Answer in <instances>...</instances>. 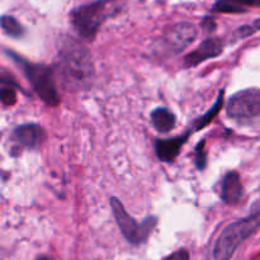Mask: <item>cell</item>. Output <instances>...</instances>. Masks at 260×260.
Segmentation results:
<instances>
[{"label":"cell","mask_w":260,"mask_h":260,"mask_svg":"<svg viewBox=\"0 0 260 260\" xmlns=\"http://www.w3.org/2000/svg\"><path fill=\"white\" fill-rule=\"evenodd\" d=\"M57 73L63 88L71 91L86 90L94 80L93 58L88 48L68 38L58 51Z\"/></svg>","instance_id":"obj_1"},{"label":"cell","mask_w":260,"mask_h":260,"mask_svg":"<svg viewBox=\"0 0 260 260\" xmlns=\"http://www.w3.org/2000/svg\"><path fill=\"white\" fill-rule=\"evenodd\" d=\"M121 5V0H94L74 8L70 13L71 25L81 38L91 41L103 23L119 12Z\"/></svg>","instance_id":"obj_2"},{"label":"cell","mask_w":260,"mask_h":260,"mask_svg":"<svg viewBox=\"0 0 260 260\" xmlns=\"http://www.w3.org/2000/svg\"><path fill=\"white\" fill-rule=\"evenodd\" d=\"M259 225L260 210L256 206V210L253 211L250 216L226 226L216 240L215 248H213L215 260H230L240 244L250 238L258 230Z\"/></svg>","instance_id":"obj_3"},{"label":"cell","mask_w":260,"mask_h":260,"mask_svg":"<svg viewBox=\"0 0 260 260\" xmlns=\"http://www.w3.org/2000/svg\"><path fill=\"white\" fill-rule=\"evenodd\" d=\"M8 55H10V57L14 60V62L19 65L23 74L28 79L30 86L38 94V96L47 106H58L60 96H58L57 88H56L55 71H53V69L51 66L43 65V63L30 62V61L22 58L20 56L15 55L13 52H8Z\"/></svg>","instance_id":"obj_4"},{"label":"cell","mask_w":260,"mask_h":260,"mask_svg":"<svg viewBox=\"0 0 260 260\" xmlns=\"http://www.w3.org/2000/svg\"><path fill=\"white\" fill-rule=\"evenodd\" d=\"M111 207L113 212L116 222L121 230L122 235L132 245H140L144 244L150 236L151 231L156 226L157 218L155 216L145 218L141 223L137 222L131 215L123 207L121 201L116 197L111 198Z\"/></svg>","instance_id":"obj_5"},{"label":"cell","mask_w":260,"mask_h":260,"mask_svg":"<svg viewBox=\"0 0 260 260\" xmlns=\"http://www.w3.org/2000/svg\"><path fill=\"white\" fill-rule=\"evenodd\" d=\"M228 116L234 119H254L260 114V90L245 89L238 91L230 98L228 103Z\"/></svg>","instance_id":"obj_6"},{"label":"cell","mask_w":260,"mask_h":260,"mask_svg":"<svg viewBox=\"0 0 260 260\" xmlns=\"http://www.w3.org/2000/svg\"><path fill=\"white\" fill-rule=\"evenodd\" d=\"M198 36V29L194 24L188 22H180L168 28L164 33L165 45L173 52H182L187 47H189Z\"/></svg>","instance_id":"obj_7"},{"label":"cell","mask_w":260,"mask_h":260,"mask_svg":"<svg viewBox=\"0 0 260 260\" xmlns=\"http://www.w3.org/2000/svg\"><path fill=\"white\" fill-rule=\"evenodd\" d=\"M223 51V43L220 38L210 37L206 38L194 51L188 53L184 57L185 68H193L200 63L205 62L206 60L215 58L220 56Z\"/></svg>","instance_id":"obj_8"},{"label":"cell","mask_w":260,"mask_h":260,"mask_svg":"<svg viewBox=\"0 0 260 260\" xmlns=\"http://www.w3.org/2000/svg\"><path fill=\"white\" fill-rule=\"evenodd\" d=\"M190 135H192V132L188 129L184 135L173 137V139L156 140V142H155V151H156L157 159L161 160L162 162L174 161Z\"/></svg>","instance_id":"obj_9"},{"label":"cell","mask_w":260,"mask_h":260,"mask_svg":"<svg viewBox=\"0 0 260 260\" xmlns=\"http://www.w3.org/2000/svg\"><path fill=\"white\" fill-rule=\"evenodd\" d=\"M13 137L27 149H36L45 140V132L38 124L27 123L18 126L13 131Z\"/></svg>","instance_id":"obj_10"},{"label":"cell","mask_w":260,"mask_h":260,"mask_svg":"<svg viewBox=\"0 0 260 260\" xmlns=\"http://www.w3.org/2000/svg\"><path fill=\"white\" fill-rule=\"evenodd\" d=\"M244 193L243 183L239 173L229 172L225 175L221 185V198L226 205H236Z\"/></svg>","instance_id":"obj_11"},{"label":"cell","mask_w":260,"mask_h":260,"mask_svg":"<svg viewBox=\"0 0 260 260\" xmlns=\"http://www.w3.org/2000/svg\"><path fill=\"white\" fill-rule=\"evenodd\" d=\"M260 0H216L212 7L213 13L240 14L246 13L250 8L259 7Z\"/></svg>","instance_id":"obj_12"},{"label":"cell","mask_w":260,"mask_h":260,"mask_svg":"<svg viewBox=\"0 0 260 260\" xmlns=\"http://www.w3.org/2000/svg\"><path fill=\"white\" fill-rule=\"evenodd\" d=\"M151 122L156 131L168 134L175 127V116L168 108L160 107L151 112Z\"/></svg>","instance_id":"obj_13"},{"label":"cell","mask_w":260,"mask_h":260,"mask_svg":"<svg viewBox=\"0 0 260 260\" xmlns=\"http://www.w3.org/2000/svg\"><path fill=\"white\" fill-rule=\"evenodd\" d=\"M223 94H225V91L220 90V93H218V95H217V99H216V102H215V104L212 106V108H211L210 111L206 112V113L203 114V116H201L200 118H197L193 121L192 127L189 128V131L192 132V134L193 132H197V131H200V129L205 128L206 126H208V124H210L211 122L215 119V117L217 116L218 112L221 111V108H222V106H223Z\"/></svg>","instance_id":"obj_14"},{"label":"cell","mask_w":260,"mask_h":260,"mask_svg":"<svg viewBox=\"0 0 260 260\" xmlns=\"http://www.w3.org/2000/svg\"><path fill=\"white\" fill-rule=\"evenodd\" d=\"M0 27L3 28L8 36L13 38H20L24 35V28L20 24L19 20L15 19L12 15H3L0 18Z\"/></svg>","instance_id":"obj_15"},{"label":"cell","mask_w":260,"mask_h":260,"mask_svg":"<svg viewBox=\"0 0 260 260\" xmlns=\"http://www.w3.org/2000/svg\"><path fill=\"white\" fill-rule=\"evenodd\" d=\"M259 18H256L255 20H254L253 24H246V25H241V27H239L238 29H235V32H234L233 37L234 40L238 41V40H243V38H246L249 37V36H253L254 33H256L259 30Z\"/></svg>","instance_id":"obj_16"},{"label":"cell","mask_w":260,"mask_h":260,"mask_svg":"<svg viewBox=\"0 0 260 260\" xmlns=\"http://www.w3.org/2000/svg\"><path fill=\"white\" fill-rule=\"evenodd\" d=\"M205 145H206L205 140H202V141L196 146V150H194L196 167H197V169L200 170H203L206 168V165H207V152H206L205 150Z\"/></svg>","instance_id":"obj_17"},{"label":"cell","mask_w":260,"mask_h":260,"mask_svg":"<svg viewBox=\"0 0 260 260\" xmlns=\"http://www.w3.org/2000/svg\"><path fill=\"white\" fill-rule=\"evenodd\" d=\"M0 101L5 106H13L17 102V93L12 86L7 85L5 88L0 89Z\"/></svg>","instance_id":"obj_18"},{"label":"cell","mask_w":260,"mask_h":260,"mask_svg":"<svg viewBox=\"0 0 260 260\" xmlns=\"http://www.w3.org/2000/svg\"><path fill=\"white\" fill-rule=\"evenodd\" d=\"M162 260H189V253L185 249H180V250L174 251V253L170 254L169 256Z\"/></svg>","instance_id":"obj_19"},{"label":"cell","mask_w":260,"mask_h":260,"mask_svg":"<svg viewBox=\"0 0 260 260\" xmlns=\"http://www.w3.org/2000/svg\"><path fill=\"white\" fill-rule=\"evenodd\" d=\"M202 25H203V28L206 29V32H212V30H215V28H216L215 20H213L212 18H210V17L205 18Z\"/></svg>","instance_id":"obj_20"},{"label":"cell","mask_w":260,"mask_h":260,"mask_svg":"<svg viewBox=\"0 0 260 260\" xmlns=\"http://www.w3.org/2000/svg\"><path fill=\"white\" fill-rule=\"evenodd\" d=\"M0 84H7L9 86H17V83L13 80V78H10L9 75H5V74L0 73Z\"/></svg>","instance_id":"obj_21"},{"label":"cell","mask_w":260,"mask_h":260,"mask_svg":"<svg viewBox=\"0 0 260 260\" xmlns=\"http://www.w3.org/2000/svg\"><path fill=\"white\" fill-rule=\"evenodd\" d=\"M36 260H53L52 258H50V256H46V255H41V256H38L37 259Z\"/></svg>","instance_id":"obj_22"}]
</instances>
